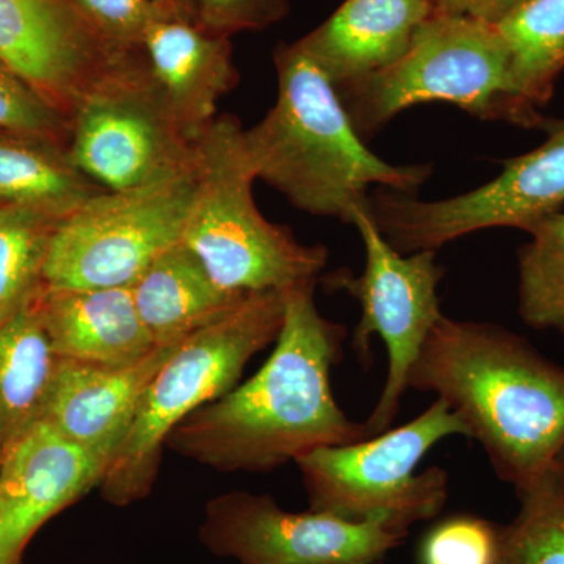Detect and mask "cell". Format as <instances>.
<instances>
[{"instance_id":"6da1fadb","label":"cell","mask_w":564,"mask_h":564,"mask_svg":"<svg viewBox=\"0 0 564 564\" xmlns=\"http://www.w3.org/2000/svg\"><path fill=\"white\" fill-rule=\"evenodd\" d=\"M315 282L284 291L272 355L250 380L204 404L173 430L166 447L220 473H270L315 448L366 440L333 393L347 329L323 317Z\"/></svg>"},{"instance_id":"7a4b0ae2","label":"cell","mask_w":564,"mask_h":564,"mask_svg":"<svg viewBox=\"0 0 564 564\" xmlns=\"http://www.w3.org/2000/svg\"><path fill=\"white\" fill-rule=\"evenodd\" d=\"M411 388L444 400L518 494L551 473L564 451V366L503 326L443 315Z\"/></svg>"},{"instance_id":"3957f363","label":"cell","mask_w":564,"mask_h":564,"mask_svg":"<svg viewBox=\"0 0 564 564\" xmlns=\"http://www.w3.org/2000/svg\"><path fill=\"white\" fill-rule=\"evenodd\" d=\"M276 102L242 131V151L256 181H265L296 209L350 225L370 187L414 196L430 165H392L373 154L345 110L336 87L300 46L274 51Z\"/></svg>"},{"instance_id":"277c9868","label":"cell","mask_w":564,"mask_h":564,"mask_svg":"<svg viewBox=\"0 0 564 564\" xmlns=\"http://www.w3.org/2000/svg\"><path fill=\"white\" fill-rule=\"evenodd\" d=\"M334 87L364 141L419 104H452L480 120L527 129L549 122L519 95L496 25L441 11L423 22L391 66Z\"/></svg>"},{"instance_id":"5b68a950","label":"cell","mask_w":564,"mask_h":564,"mask_svg":"<svg viewBox=\"0 0 564 564\" xmlns=\"http://www.w3.org/2000/svg\"><path fill=\"white\" fill-rule=\"evenodd\" d=\"M282 322L284 292L248 293L177 345L151 381L131 432L104 474L99 491L107 503L129 507L150 496L173 430L231 391L250 359L276 343Z\"/></svg>"},{"instance_id":"8992f818","label":"cell","mask_w":564,"mask_h":564,"mask_svg":"<svg viewBox=\"0 0 564 564\" xmlns=\"http://www.w3.org/2000/svg\"><path fill=\"white\" fill-rule=\"evenodd\" d=\"M242 124L218 117L198 140V184L182 242L221 289L239 295L288 291L315 282L328 262L322 245H306L256 206V181L242 151Z\"/></svg>"},{"instance_id":"52a82bcc","label":"cell","mask_w":564,"mask_h":564,"mask_svg":"<svg viewBox=\"0 0 564 564\" xmlns=\"http://www.w3.org/2000/svg\"><path fill=\"white\" fill-rule=\"evenodd\" d=\"M451 436L469 437L459 415L436 399L419 417L356 443L315 448L295 464L310 510L347 519L381 521L408 533L436 518L448 496V474L433 466L417 474L434 445Z\"/></svg>"},{"instance_id":"ba28073f","label":"cell","mask_w":564,"mask_h":564,"mask_svg":"<svg viewBox=\"0 0 564 564\" xmlns=\"http://www.w3.org/2000/svg\"><path fill=\"white\" fill-rule=\"evenodd\" d=\"M196 184L198 166L148 187L93 196L55 226L43 285L131 288L155 258L182 242Z\"/></svg>"},{"instance_id":"9c48e42d","label":"cell","mask_w":564,"mask_h":564,"mask_svg":"<svg viewBox=\"0 0 564 564\" xmlns=\"http://www.w3.org/2000/svg\"><path fill=\"white\" fill-rule=\"evenodd\" d=\"M350 225L361 236L366 267L358 276L347 270L328 274L323 284L347 292L361 306V318L352 333V348L361 362L369 364L373 334L386 345L383 391L364 422L367 437H372L391 429L426 337L444 315L437 295L444 269L436 261V251H397L373 221L369 199L352 212Z\"/></svg>"},{"instance_id":"30bf717a","label":"cell","mask_w":564,"mask_h":564,"mask_svg":"<svg viewBox=\"0 0 564 564\" xmlns=\"http://www.w3.org/2000/svg\"><path fill=\"white\" fill-rule=\"evenodd\" d=\"M536 150L503 162L499 176L463 195L421 202L380 188L369 209L384 239L402 254L437 251L492 228H530L564 206V117L549 120Z\"/></svg>"},{"instance_id":"8fae6325","label":"cell","mask_w":564,"mask_h":564,"mask_svg":"<svg viewBox=\"0 0 564 564\" xmlns=\"http://www.w3.org/2000/svg\"><path fill=\"white\" fill-rule=\"evenodd\" d=\"M68 154L85 176L110 192L148 187L198 166V143L163 106L147 65L74 113Z\"/></svg>"},{"instance_id":"7c38bea8","label":"cell","mask_w":564,"mask_h":564,"mask_svg":"<svg viewBox=\"0 0 564 564\" xmlns=\"http://www.w3.org/2000/svg\"><path fill=\"white\" fill-rule=\"evenodd\" d=\"M0 61L70 121L96 93L147 65L69 0H0Z\"/></svg>"},{"instance_id":"4fadbf2b","label":"cell","mask_w":564,"mask_h":564,"mask_svg":"<svg viewBox=\"0 0 564 564\" xmlns=\"http://www.w3.org/2000/svg\"><path fill=\"white\" fill-rule=\"evenodd\" d=\"M406 534L381 521L282 510L272 497L221 494L206 507L199 540L239 564H378Z\"/></svg>"},{"instance_id":"5bb4252c","label":"cell","mask_w":564,"mask_h":564,"mask_svg":"<svg viewBox=\"0 0 564 564\" xmlns=\"http://www.w3.org/2000/svg\"><path fill=\"white\" fill-rule=\"evenodd\" d=\"M107 467L41 419L14 436L0 459V564H20L33 534L99 488Z\"/></svg>"},{"instance_id":"9a60e30c","label":"cell","mask_w":564,"mask_h":564,"mask_svg":"<svg viewBox=\"0 0 564 564\" xmlns=\"http://www.w3.org/2000/svg\"><path fill=\"white\" fill-rule=\"evenodd\" d=\"M180 344L155 347L147 358L128 366L58 358L41 421L110 466L131 432L151 381Z\"/></svg>"},{"instance_id":"2e32d148","label":"cell","mask_w":564,"mask_h":564,"mask_svg":"<svg viewBox=\"0 0 564 564\" xmlns=\"http://www.w3.org/2000/svg\"><path fill=\"white\" fill-rule=\"evenodd\" d=\"M141 51L163 106L182 133L198 143L217 118L218 101L239 82L229 36L163 13L144 35Z\"/></svg>"},{"instance_id":"e0dca14e","label":"cell","mask_w":564,"mask_h":564,"mask_svg":"<svg viewBox=\"0 0 564 564\" xmlns=\"http://www.w3.org/2000/svg\"><path fill=\"white\" fill-rule=\"evenodd\" d=\"M33 306L61 359L128 366L147 358L158 347L141 322L131 288L43 285Z\"/></svg>"},{"instance_id":"ac0fdd59","label":"cell","mask_w":564,"mask_h":564,"mask_svg":"<svg viewBox=\"0 0 564 564\" xmlns=\"http://www.w3.org/2000/svg\"><path fill=\"white\" fill-rule=\"evenodd\" d=\"M434 11L433 0H345L299 44L334 85H340L403 57Z\"/></svg>"},{"instance_id":"d6986e66","label":"cell","mask_w":564,"mask_h":564,"mask_svg":"<svg viewBox=\"0 0 564 564\" xmlns=\"http://www.w3.org/2000/svg\"><path fill=\"white\" fill-rule=\"evenodd\" d=\"M131 291L141 322L158 347L182 343L248 295L221 289L184 242L155 258Z\"/></svg>"},{"instance_id":"ffe728a7","label":"cell","mask_w":564,"mask_h":564,"mask_svg":"<svg viewBox=\"0 0 564 564\" xmlns=\"http://www.w3.org/2000/svg\"><path fill=\"white\" fill-rule=\"evenodd\" d=\"M102 192L62 144L0 131V207H31L63 218Z\"/></svg>"},{"instance_id":"44dd1931","label":"cell","mask_w":564,"mask_h":564,"mask_svg":"<svg viewBox=\"0 0 564 564\" xmlns=\"http://www.w3.org/2000/svg\"><path fill=\"white\" fill-rule=\"evenodd\" d=\"M57 364L33 302L0 323V447L40 421Z\"/></svg>"},{"instance_id":"7402d4cb","label":"cell","mask_w":564,"mask_h":564,"mask_svg":"<svg viewBox=\"0 0 564 564\" xmlns=\"http://www.w3.org/2000/svg\"><path fill=\"white\" fill-rule=\"evenodd\" d=\"M494 25L510 52L519 95L543 109L564 70V0H519Z\"/></svg>"},{"instance_id":"603a6c76","label":"cell","mask_w":564,"mask_h":564,"mask_svg":"<svg viewBox=\"0 0 564 564\" xmlns=\"http://www.w3.org/2000/svg\"><path fill=\"white\" fill-rule=\"evenodd\" d=\"M61 220L31 207H0V323L39 295L52 234Z\"/></svg>"},{"instance_id":"cb8c5ba5","label":"cell","mask_w":564,"mask_h":564,"mask_svg":"<svg viewBox=\"0 0 564 564\" xmlns=\"http://www.w3.org/2000/svg\"><path fill=\"white\" fill-rule=\"evenodd\" d=\"M527 232L532 240L519 250V314L538 332L564 333V210Z\"/></svg>"},{"instance_id":"d4e9b609","label":"cell","mask_w":564,"mask_h":564,"mask_svg":"<svg viewBox=\"0 0 564 564\" xmlns=\"http://www.w3.org/2000/svg\"><path fill=\"white\" fill-rule=\"evenodd\" d=\"M518 496L521 510L500 527L499 564H564V486L554 469Z\"/></svg>"},{"instance_id":"484cf974","label":"cell","mask_w":564,"mask_h":564,"mask_svg":"<svg viewBox=\"0 0 564 564\" xmlns=\"http://www.w3.org/2000/svg\"><path fill=\"white\" fill-rule=\"evenodd\" d=\"M500 527L475 514L441 519L422 536L419 564H499Z\"/></svg>"},{"instance_id":"4316f807","label":"cell","mask_w":564,"mask_h":564,"mask_svg":"<svg viewBox=\"0 0 564 564\" xmlns=\"http://www.w3.org/2000/svg\"><path fill=\"white\" fill-rule=\"evenodd\" d=\"M0 131L51 140L68 150L70 121L0 61Z\"/></svg>"},{"instance_id":"83f0119b","label":"cell","mask_w":564,"mask_h":564,"mask_svg":"<svg viewBox=\"0 0 564 564\" xmlns=\"http://www.w3.org/2000/svg\"><path fill=\"white\" fill-rule=\"evenodd\" d=\"M102 35L129 51H141L144 35L169 11L152 0H69ZM173 14V13H172Z\"/></svg>"},{"instance_id":"f1b7e54d","label":"cell","mask_w":564,"mask_h":564,"mask_svg":"<svg viewBox=\"0 0 564 564\" xmlns=\"http://www.w3.org/2000/svg\"><path fill=\"white\" fill-rule=\"evenodd\" d=\"M198 22L220 35L261 31L289 13L288 0H196Z\"/></svg>"},{"instance_id":"f546056e","label":"cell","mask_w":564,"mask_h":564,"mask_svg":"<svg viewBox=\"0 0 564 564\" xmlns=\"http://www.w3.org/2000/svg\"><path fill=\"white\" fill-rule=\"evenodd\" d=\"M436 11L458 17L475 18L486 22H497L508 13L519 0H433Z\"/></svg>"},{"instance_id":"4dcf8cb0","label":"cell","mask_w":564,"mask_h":564,"mask_svg":"<svg viewBox=\"0 0 564 564\" xmlns=\"http://www.w3.org/2000/svg\"><path fill=\"white\" fill-rule=\"evenodd\" d=\"M155 6L177 17L191 18L198 21V6L196 0H152Z\"/></svg>"},{"instance_id":"1f68e13d","label":"cell","mask_w":564,"mask_h":564,"mask_svg":"<svg viewBox=\"0 0 564 564\" xmlns=\"http://www.w3.org/2000/svg\"><path fill=\"white\" fill-rule=\"evenodd\" d=\"M554 473L556 474V477H558V480L562 481V485L564 486V451L562 452V454H560L558 458H556Z\"/></svg>"},{"instance_id":"d6a6232c","label":"cell","mask_w":564,"mask_h":564,"mask_svg":"<svg viewBox=\"0 0 564 564\" xmlns=\"http://www.w3.org/2000/svg\"><path fill=\"white\" fill-rule=\"evenodd\" d=\"M0 459H2V447H0Z\"/></svg>"}]
</instances>
